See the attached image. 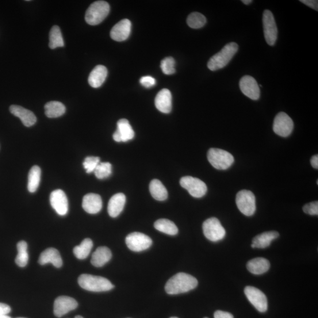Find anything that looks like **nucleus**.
Listing matches in <instances>:
<instances>
[{"label": "nucleus", "instance_id": "nucleus-1", "mask_svg": "<svg viewBox=\"0 0 318 318\" xmlns=\"http://www.w3.org/2000/svg\"><path fill=\"white\" fill-rule=\"evenodd\" d=\"M198 285V281L193 276L180 273L167 282L165 290L169 295L183 293L196 288Z\"/></svg>", "mask_w": 318, "mask_h": 318}, {"label": "nucleus", "instance_id": "nucleus-2", "mask_svg": "<svg viewBox=\"0 0 318 318\" xmlns=\"http://www.w3.org/2000/svg\"><path fill=\"white\" fill-rule=\"evenodd\" d=\"M238 45L235 42L226 44L219 52L215 54L208 61V68L211 71L220 70L227 66L238 51Z\"/></svg>", "mask_w": 318, "mask_h": 318}, {"label": "nucleus", "instance_id": "nucleus-3", "mask_svg": "<svg viewBox=\"0 0 318 318\" xmlns=\"http://www.w3.org/2000/svg\"><path fill=\"white\" fill-rule=\"evenodd\" d=\"M78 282L81 288L91 292H105L114 288V285L108 279L89 274L80 275Z\"/></svg>", "mask_w": 318, "mask_h": 318}, {"label": "nucleus", "instance_id": "nucleus-4", "mask_svg": "<svg viewBox=\"0 0 318 318\" xmlns=\"http://www.w3.org/2000/svg\"><path fill=\"white\" fill-rule=\"evenodd\" d=\"M110 12V6L105 1L95 2L86 11L85 20L91 26L98 25L106 18Z\"/></svg>", "mask_w": 318, "mask_h": 318}, {"label": "nucleus", "instance_id": "nucleus-5", "mask_svg": "<svg viewBox=\"0 0 318 318\" xmlns=\"http://www.w3.org/2000/svg\"><path fill=\"white\" fill-rule=\"evenodd\" d=\"M207 156L211 165L218 170H227L234 162L231 153L220 149H210Z\"/></svg>", "mask_w": 318, "mask_h": 318}, {"label": "nucleus", "instance_id": "nucleus-6", "mask_svg": "<svg viewBox=\"0 0 318 318\" xmlns=\"http://www.w3.org/2000/svg\"><path fill=\"white\" fill-rule=\"evenodd\" d=\"M236 204L240 212L245 216H251L256 211V199L251 191L243 190L236 195Z\"/></svg>", "mask_w": 318, "mask_h": 318}, {"label": "nucleus", "instance_id": "nucleus-7", "mask_svg": "<svg viewBox=\"0 0 318 318\" xmlns=\"http://www.w3.org/2000/svg\"><path fill=\"white\" fill-rule=\"evenodd\" d=\"M202 228L206 238L212 242H218L223 239L226 235L225 228L216 217L206 220L203 224Z\"/></svg>", "mask_w": 318, "mask_h": 318}, {"label": "nucleus", "instance_id": "nucleus-8", "mask_svg": "<svg viewBox=\"0 0 318 318\" xmlns=\"http://www.w3.org/2000/svg\"><path fill=\"white\" fill-rule=\"evenodd\" d=\"M183 188L186 189L191 197L201 198L204 197L208 190L206 184L198 178L185 176L180 181Z\"/></svg>", "mask_w": 318, "mask_h": 318}, {"label": "nucleus", "instance_id": "nucleus-9", "mask_svg": "<svg viewBox=\"0 0 318 318\" xmlns=\"http://www.w3.org/2000/svg\"><path fill=\"white\" fill-rule=\"evenodd\" d=\"M263 33L268 45H275L278 38V28L275 18L271 11L266 10L263 13Z\"/></svg>", "mask_w": 318, "mask_h": 318}, {"label": "nucleus", "instance_id": "nucleus-10", "mask_svg": "<svg viewBox=\"0 0 318 318\" xmlns=\"http://www.w3.org/2000/svg\"><path fill=\"white\" fill-rule=\"evenodd\" d=\"M126 243L129 250L134 252H141L152 246V240L150 237L142 233L133 232L126 237Z\"/></svg>", "mask_w": 318, "mask_h": 318}, {"label": "nucleus", "instance_id": "nucleus-11", "mask_svg": "<svg viewBox=\"0 0 318 318\" xmlns=\"http://www.w3.org/2000/svg\"><path fill=\"white\" fill-rule=\"evenodd\" d=\"M245 296L250 303L260 312H265L267 309V300L261 290L254 286H248L244 288Z\"/></svg>", "mask_w": 318, "mask_h": 318}, {"label": "nucleus", "instance_id": "nucleus-12", "mask_svg": "<svg viewBox=\"0 0 318 318\" xmlns=\"http://www.w3.org/2000/svg\"><path fill=\"white\" fill-rule=\"evenodd\" d=\"M293 121L288 114L280 112L276 116L273 125L274 132L279 136L286 137L292 133Z\"/></svg>", "mask_w": 318, "mask_h": 318}, {"label": "nucleus", "instance_id": "nucleus-13", "mask_svg": "<svg viewBox=\"0 0 318 318\" xmlns=\"http://www.w3.org/2000/svg\"><path fill=\"white\" fill-rule=\"evenodd\" d=\"M239 87L240 90L247 97L253 101H258L259 99L260 88L256 80L252 76H244L241 78Z\"/></svg>", "mask_w": 318, "mask_h": 318}, {"label": "nucleus", "instance_id": "nucleus-14", "mask_svg": "<svg viewBox=\"0 0 318 318\" xmlns=\"http://www.w3.org/2000/svg\"><path fill=\"white\" fill-rule=\"evenodd\" d=\"M78 303L75 299L61 296L56 299L54 304V313L57 317H62L69 312L78 308Z\"/></svg>", "mask_w": 318, "mask_h": 318}, {"label": "nucleus", "instance_id": "nucleus-15", "mask_svg": "<svg viewBox=\"0 0 318 318\" xmlns=\"http://www.w3.org/2000/svg\"><path fill=\"white\" fill-rule=\"evenodd\" d=\"M50 201L57 214L60 216L66 215L68 210V202L64 191L60 189L54 190L50 197Z\"/></svg>", "mask_w": 318, "mask_h": 318}, {"label": "nucleus", "instance_id": "nucleus-16", "mask_svg": "<svg viewBox=\"0 0 318 318\" xmlns=\"http://www.w3.org/2000/svg\"><path fill=\"white\" fill-rule=\"evenodd\" d=\"M117 126V130L113 135L114 141L117 142H126L135 137V132L127 119L123 118L118 120Z\"/></svg>", "mask_w": 318, "mask_h": 318}, {"label": "nucleus", "instance_id": "nucleus-17", "mask_svg": "<svg viewBox=\"0 0 318 318\" xmlns=\"http://www.w3.org/2000/svg\"><path fill=\"white\" fill-rule=\"evenodd\" d=\"M131 29V21L128 19H124L113 27L110 32V37L114 41H124L129 38Z\"/></svg>", "mask_w": 318, "mask_h": 318}, {"label": "nucleus", "instance_id": "nucleus-18", "mask_svg": "<svg viewBox=\"0 0 318 318\" xmlns=\"http://www.w3.org/2000/svg\"><path fill=\"white\" fill-rule=\"evenodd\" d=\"M102 199L99 194L89 193L83 199V208L88 213H98L102 210Z\"/></svg>", "mask_w": 318, "mask_h": 318}, {"label": "nucleus", "instance_id": "nucleus-19", "mask_svg": "<svg viewBox=\"0 0 318 318\" xmlns=\"http://www.w3.org/2000/svg\"><path fill=\"white\" fill-rule=\"evenodd\" d=\"M10 111L14 116L20 118L23 125L26 127H31L36 124L37 118L34 114L29 110L20 106L12 105L10 107Z\"/></svg>", "mask_w": 318, "mask_h": 318}, {"label": "nucleus", "instance_id": "nucleus-20", "mask_svg": "<svg viewBox=\"0 0 318 318\" xmlns=\"http://www.w3.org/2000/svg\"><path fill=\"white\" fill-rule=\"evenodd\" d=\"M155 106L160 112L169 113L172 109V96L170 90H160L155 98Z\"/></svg>", "mask_w": 318, "mask_h": 318}, {"label": "nucleus", "instance_id": "nucleus-21", "mask_svg": "<svg viewBox=\"0 0 318 318\" xmlns=\"http://www.w3.org/2000/svg\"><path fill=\"white\" fill-rule=\"evenodd\" d=\"M38 263L41 265L52 263L54 266L60 268L63 265V260L60 253L55 248H48L41 253Z\"/></svg>", "mask_w": 318, "mask_h": 318}, {"label": "nucleus", "instance_id": "nucleus-22", "mask_svg": "<svg viewBox=\"0 0 318 318\" xmlns=\"http://www.w3.org/2000/svg\"><path fill=\"white\" fill-rule=\"evenodd\" d=\"M126 198L124 193L113 195L109 202L108 213L112 217H116L121 213L126 204Z\"/></svg>", "mask_w": 318, "mask_h": 318}, {"label": "nucleus", "instance_id": "nucleus-23", "mask_svg": "<svg viewBox=\"0 0 318 318\" xmlns=\"http://www.w3.org/2000/svg\"><path fill=\"white\" fill-rule=\"evenodd\" d=\"M107 69L102 65H98L91 71L88 79L91 87L99 88L105 82L107 76Z\"/></svg>", "mask_w": 318, "mask_h": 318}, {"label": "nucleus", "instance_id": "nucleus-24", "mask_svg": "<svg viewBox=\"0 0 318 318\" xmlns=\"http://www.w3.org/2000/svg\"><path fill=\"white\" fill-rule=\"evenodd\" d=\"M279 236V233L276 231L266 232L254 237L252 240V248L265 249L270 246L273 241Z\"/></svg>", "mask_w": 318, "mask_h": 318}, {"label": "nucleus", "instance_id": "nucleus-25", "mask_svg": "<svg viewBox=\"0 0 318 318\" xmlns=\"http://www.w3.org/2000/svg\"><path fill=\"white\" fill-rule=\"evenodd\" d=\"M112 256V252L108 248L99 247L92 255L91 263L95 267H101L108 262Z\"/></svg>", "mask_w": 318, "mask_h": 318}, {"label": "nucleus", "instance_id": "nucleus-26", "mask_svg": "<svg viewBox=\"0 0 318 318\" xmlns=\"http://www.w3.org/2000/svg\"><path fill=\"white\" fill-rule=\"evenodd\" d=\"M247 267L251 273L257 275H262L269 271L270 262L265 258H256L250 260Z\"/></svg>", "mask_w": 318, "mask_h": 318}, {"label": "nucleus", "instance_id": "nucleus-27", "mask_svg": "<svg viewBox=\"0 0 318 318\" xmlns=\"http://www.w3.org/2000/svg\"><path fill=\"white\" fill-rule=\"evenodd\" d=\"M149 190L152 197L157 201H165L168 197L167 190L159 180H153L149 185Z\"/></svg>", "mask_w": 318, "mask_h": 318}, {"label": "nucleus", "instance_id": "nucleus-28", "mask_svg": "<svg viewBox=\"0 0 318 318\" xmlns=\"http://www.w3.org/2000/svg\"><path fill=\"white\" fill-rule=\"evenodd\" d=\"M44 109L45 114L48 118H57L63 116L66 110L62 103L57 101L46 103Z\"/></svg>", "mask_w": 318, "mask_h": 318}, {"label": "nucleus", "instance_id": "nucleus-29", "mask_svg": "<svg viewBox=\"0 0 318 318\" xmlns=\"http://www.w3.org/2000/svg\"><path fill=\"white\" fill-rule=\"evenodd\" d=\"M41 171L40 167L34 166L31 168L28 176V188L30 193H34L40 185Z\"/></svg>", "mask_w": 318, "mask_h": 318}, {"label": "nucleus", "instance_id": "nucleus-30", "mask_svg": "<svg viewBox=\"0 0 318 318\" xmlns=\"http://www.w3.org/2000/svg\"><path fill=\"white\" fill-rule=\"evenodd\" d=\"M154 227L158 231L171 236L176 235L178 233V228L170 220L161 219L157 221Z\"/></svg>", "mask_w": 318, "mask_h": 318}, {"label": "nucleus", "instance_id": "nucleus-31", "mask_svg": "<svg viewBox=\"0 0 318 318\" xmlns=\"http://www.w3.org/2000/svg\"><path fill=\"white\" fill-rule=\"evenodd\" d=\"M93 243L90 239H84L79 246L74 248V253L79 259H84L88 257L93 248Z\"/></svg>", "mask_w": 318, "mask_h": 318}, {"label": "nucleus", "instance_id": "nucleus-32", "mask_svg": "<svg viewBox=\"0 0 318 318\" xmlns=\"http://www.w3.org/2000/svg\"><path fill=\"white\" fill-rule=\"evenodd\" d=\"M18 254L15 258V263L19 267H24L28 265L29 254L28 252V243L21 240L17 244Z\"/></svg>", "mask_w": 318, "mask_h": 318}, {"label": "nucleus", "instance_id": "nucleus-33", "mask_svg": "<svg viewBox=\"0 0 318 318\" xmlns=\"http://www.w3.org/2000/svg\"><path fill=\"white\" fill-rule=\"evenodd\" d=\"M49 47L52 49L62 47L64 45L62 34L59 27L53 26L50 32Z\"/></svg>", "mask_w": 318, "mask_h": 318}, {"label": "nucleus", "instance_id": "nucleus-34", "mask_svg": "<svg viewBox=\"0 0 318 318\" xmlns=\"http://www.w3.org/2000/svg\"><path fill=\"white\" fill-rule=\"evenodd\" d=\"M207 22L205 15L198 12H193L187 18V24L190 28L198 29L203 28Z\"/></svg>", "mask_w": 318, "mask_h": 318}, {"label": "nucleus", "instance_id": "nucleus-35", "mask_svg": "<svg viewBox=\"0 0 318 318\" xmlns=\"http://www.w3.org/2000/svg\"><path fill=\"white\" fill-rule=\"evenodd\" d=\"M94 173L99 179H104L109 178L112 173V164L109 162H100L96 168H95Z\"/></svg>", "mask_w": 318, "mask_h": 318}, {"label": "nucleus", "instance_id": "nucleus-36", "mask_svg": "<svg viewBox=\"0 0 318 318\" xmlns=\"http://www.w3.org/2000/svg\"><path fill=\"white\" fill-rule=\"evenodd\" d=\"M175 61L173 57H168L161 61L160 67L164 74L171 75L176 72Z\"/></svg>", "mask_w": 318, "mask_h": 318}, {"label": "nucleus", "instance_id": "nucleus-37", "mask_svg": "<svg viewBox=\"0 0 318 318\" xmlns=\"http://www.w3.org/2000/svg\"><path fill=\"white\" fill-rule=\"evenodd\" d=\"M100 162H101V159L99 157L89 156L84 160L83 164L87 173L91 174L94 172Z\"/></svg>", "mask_w": 318, "mask_h": 318}, {"label": "nucleus", "instance_id": "nucleus-38", "mask_svg": "<svg viewBox=\"0 0 318 318\" xmlns=\"http://www.w3.org/2000/svg\"><path fill=\"white\" fill-rule=\"evenodd\" d=\"M303 210L305 213L310 214V215H317L318 202L315 201L305 205Z\"/></svg>", "mask_w": 318, "mask_h": 318}, {"label": "nucleus", "instance_id": "nucleus-39", "mask_svg": "<svg viewBox=\"0 0 318 318\" xmlns=\"http://www.w3.org/2000/svg\"><path fill=\"white\" fill-rule=\"evenodd\" d=\"M140 83L144 87L150 88L156 84V80L151 76H144L140 80Z\"/></svg>", "mask_w": 318, "mask_h": 318}, {"label": "nucleus", "instance_id": "nucleus-40", "mask_svg": "<svg viewBox=\"0 0 318 318\" xmlns=\"http://www.w3.org/2000/svg\"><path fill=\"white\" fill-rule=\"evenodd\" d=\"M214 318H234L232 314L228 312L217 311L214 313Z\"/></svg>", "mask_w": 318, "mask_h": 318}, {"label": "nucleus", "instance_id": "nucleus-41", "mask_svg": "<svg viewBox=\"0 0 318 318\" xmlns=\"http://www.w3.org/2000/svg\"><path fill=\"white\" fill-rule=\"evenodd\" d=\"M300 2L313 10H318V2L315 0H301Z\"/></svg>", "mask_w": 318, "mask_h": 318}, {"label": "nucleus", "instance_id": "nucleus-42", "mask_svg": "<svg viewBox=\"0 0 318 318\" xmlns=\"http://www.w3.org/2000/svg\"><path fill=\"white\" fill-rule=\"evenodd\" d=\"M11 312V308L7 304L0 303V315H7Z\"/></svg>", "mask_w": 318, "mask_h": 318}, {"label": "nucleus", "instance_id": "nucleus-43", "mask_svg": "<svg viewBox=\"0 0 318 318\" xmlns=\"http://www.w3.org/2000/svg\"><path fill=\"white\" fill-rule=\"evenodd\" d=\"M311 165L313 168L317 169L318 168V155H315L311 159Z\"/></svg>", "mask_w": 318, "mask_h": 318}, {"label": "nucleus", "instance_id": "nucleus-44", "mask_svg": "<svg viewBox=\"0 0 318 318\" xmlns=\"http://www.w3.org/2000/svg\"><path fill=\"white\" fill-rule=\"evenodd\" d=\"M242 2L244 4V5H250L253 1H252V0H242Z\"/></svg>", "mask_w": 318, "mask_h": 318}, {"label": "nucleus", "instance_id": "nucleus-45", "mask_svg": "<svg viewBox=\"0 0 318 318\" xmlns=\"http://www.w3.org/2000/svg\"><path fill=\"white\" fill-rule=\"evenodd\" d=\"M0 318H11L9 316L7 315H0Z\"/></svg>", "mask_w": 318, "mask_h": 318}, {"label": "nucleus", "instance_id": "nucleus-46", "mask_svg": "<svg viewBox=\"0 0 318 318\" xmlns=\"http://www.w3.org/2000/svg\"><path fill=\"white\" fill-rule=\"evenodd\" d=\"M75 318H83V317L82 316H81L78 315V316H76L75 317Z\"/></svg>", "mask_w": 318, "mask_h": 318}, {"label": "nucleus", "instance_id": "nucleus-47", "mask_svg": "<svg viewBox=\"0 0 318 318\" xmlns=\"http://www.w3.org/2000/svg\"><path fill=\"white\" fill-rule=\"evenodd\" d=\"M170 318H178V317H172Z\"/></svg>", "mask_w": 318, "mask_h": 318}, {"label": "nucleus", "instance_id": "nucleus-48", "mask_svg": "<svg viewBox=\"0 0 318 318\" xmlns=\"http://www.w3.org/2000/svg\"><path fill=\"white\" fill-rule=\"evenodd\" d=\"M19 318H24V317H19Z\"/></svg>", "mask_w": 318, "mask_h": 318}, {"label": "nucleus", "instance_id": "nucleus-49", "mask_svg": "<svg viewBox=\"0 0 318 318\" xmlns=\"http://www.w3.org/2000/svg\"><path fill=\"white\" fill-rule=\"evenodd\" d=\"M205 318H208V317H205Z\"/></svg>", "mask_w": 318, "mask_h": 318}]
</instances>
